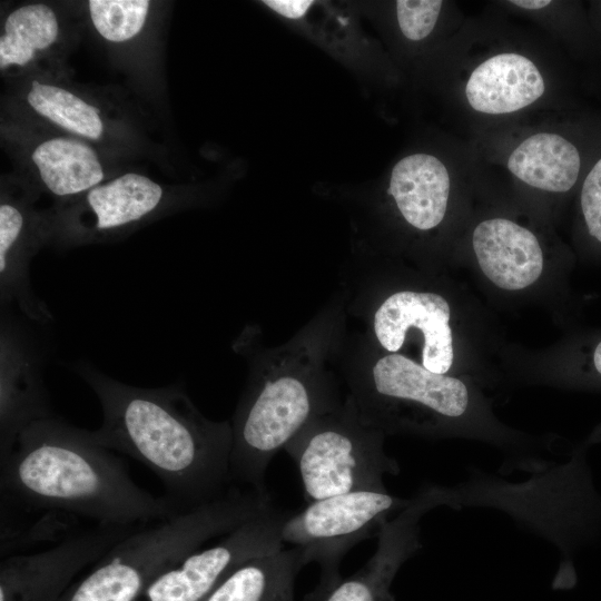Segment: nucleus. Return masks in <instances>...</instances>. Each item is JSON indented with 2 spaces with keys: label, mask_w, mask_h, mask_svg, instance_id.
<instances>
[{
  "label": "nucleus",
  "mask_w": 601,
  "mask_h": 601,
  "mask_svg": "<svg viewBox=\"0 0 601 601\" xmlns=\"http://www.w3.org/2000/svg\"><path fill=\"white\" fill-rule=\"evenodd\" d=\"M88 3L96 30L112 42H122L139 33L150 4L147 0H90Z\"/></svg>",
  "instance_id": "5701e85b"
},
{
  "label": "nucleus",
  "mask_w": 601,
  "mask_h": 601,
  "mask_svg": "<svg viewBox=\"0 0 601 601\" xmlns=\"http://www.w3.org/2000/svg\"><path fill=\"white\" fill-rule=\"evenodd\" d=\"M0 506L57 510L98 525L140 528L183 511L138 486L114 451L55 415L19 434L0 459Z\"/></svg>",
  "instance_id": "7ed1b4c3"
},
{
  "label": "nucleus",
  "mask_w": 601,
  "mask_h": 601,
  "mask_svg": "<svg viewBox=\"0 0 601 601\" xmlns=\"http://www.w3.org/2000/svg\"><path fill=\"white\" fill-rule=\"evenodd\" d=\"M450 175L435 156L413 154L393 167L388 195L404 220L418 230L441 224L450 196Z\"/></svg>",
  "instance_id": "4468645a"
},
{
  "label": "nucleus",
  "mask_w": 601,
  "mask_h": 601,
  "mask_svg": "<svg viewBox=\"0 0 601 601\" xmlns=\"http://www.w3.org/2000/svg\"><path fill=\"white\" fill-rule=\"evenodd\" d=\"M473 248L485 276L503 289L525 288L543 269L542 249L536 237L509 219L480 223L473 233Z\"/></svg>",
  "instance_id": "ddd939ff"
},
{
  "label": "nucleus",
  "mask_w": 601,
  "mask_h": 601,
  "mask_svg": "<svg viewBox=\"0 0 601 601\" xmlns=\"http://www.w3.org/2000/svg\"><path fill=\"white\" fill-rule=\"evenodd\" d=\"M307 501L358 490L385 489L397 462L383 450V432L367 424L351 396L312 418L285 446Z\"/></svg>",
  "instance_id": "39448f33"
},
{
  "label": "nucleus",
  "mask_w": 601,
  "mask_h": 601,
  "mask_svg": "<svg viewBox=\"0 0 601 601\" xmlns=\"http://www.w3.org/2000/svg\"><path fill=\"white\" fill-rule=\"evenodd\" d=\"M451 492L441 487L421 490L410 503L378 530L377 548L365 565L348 578L319 582L303 601H391V584L402 566L420 548V520Z\"/></svg>",
  "instance_id": "9d476101"
},
{
  "label": "nucleus",
  "mask_w": 601,
  "mask_h": 601,
  "mask_svg": "<svg viewBox=\"0 0 601 601\" xmlns=\"http://www.w3.org/2000/svg\"><path fill=\"white\" fill-rule=\"evenodd\" d=\"M58 31L56 14L48 6L35 3L16 9L6 19L0 38V68L28 63L38 50L57 40Z\"/></svg>",
  "instance_id": "aec40b11"
},
{
  "label": "nucleus",
  "mask_w": 601,
  "mask_h": 601,
  "mask_svg": "<svg viewBox=\"0 0 601 601\" xmlns=\"http://www.w3.org/2000/svg\"><path fill=\"white\" fill-rule=\"evenodd\" d=\"M1 558L22 553V550L45 541L58 543L73 535L78 515L57 510H17L0 508Z\"/></svg>",
  "instance_id": "412c9836"
},
{
  "label": "nucleus",
  "mask_w": 601,
  "mask_h": 601,
  "mask_svg": "<svg viewBox=\"0 0 601 601\" xmlns=\"http://www.w3.org/2000/svg\"><path fill=\"white\" fill-rule=\"evenodd\" d=\"M273 509L266 491L233 486L216 500L129 533L58 601H135L183 555Z\"/></svg>",
  "instance_id": "20e7f679"
},
{
  "label": "nucleus",
  "mask_w": 601,
  "mask_h": 601,
  "mask_svg": "<svg viewBox=\"0 0 601 601\" xmlns=\"http://www.w3.org/2000/svg\"><path fill=\"white\" fill-rule=\"evenodd\" d=\"M447 300L432 292L397 290L374 309L371 328L387 353L402 351L412 332L422 337L421 365L446 374L453 363V334Z\"/></svg>",
  "instance_id": "f8f14e48"
},
{
  "label": "nucleus",
  "mask_w": 601,
  "mask_h": 601,
  "mask_svg": "<svg viewBox=\"0 0 601 601\" xmlns=\"http://www.w3.org/2000/svg\"><path fill=\"white\" fill-rule=\"evenodd\" d=\"M581 207L590 235L601 242V159L584 180Z\"/></svg>",
  "instance_id": "393cba45"
},
{
  "label": "nucleus",
  "mask_w": 601,
  "mask_h": 601,
  "mask_svg": "<svg viewBox=\"0 0 601 601\" xmlns=\"http://www.w3.org/2000/svg\"><path fill=\"white\" fill-rule=\"evenodd\" d=\"M344 371L348 396L362 418L381 432L405 423L411 411L454 420L470 407L461 380L428 371L403 354L387 353L371 364L349 356Z\"/></svg>",
  "instance_id": "423d86ee"
},
{
  "label": "nucleus",
  "mask_w": 601,
  "mask_h": 601,
  "mask_svg": "<svg viewBox=\"0 0 601 601\" xmlns=\"http://www.w3.org/2000/svg\"><path fill=\"white\" fill-rule=\"evenodd\" d=\"M137 529L97 524L47 550L1 558L0 601H58L80 571Z\"/></svg>",
  "instance_id": "1a4fd4ad"
},
{
  "label": "nucleus",
  "mask_w": 601,
  "mask_h": 601,
  "mask_svg": "<svg viewBox=\"0 0 601 601\" xmlns=\"http://www.w3.org/2000/svg\"><path fill=\"white\" fill-rule=\"evenodd\" d=\"M511 3L515 4L516 7L529 9V10H536L542 9L551 3L549 0H516L511 1Z\"/></svg>",
  "instance_id": "a878e982"
},
{
  "label": "nucleus",
  "mask_w": 601,
  "mask_h": 601,
  "mask_svg": "<svg viewBox=\"0 0 601 601\" xmlns=\"http://www.w3.org/2000/svg\"><path fill=\"white\" fill-rule=\"evenodd\" d=\"M287 512L275 509L227 532L207 548L195 549L145 587L135 601H204L236 565L284 546Z\"/></svg>",
  "instance_id": "6e6552de"
},
{
  "label": "nucleus",
  "mask_w": 601,
  "mask_h": 601,
  "mask_svg": "<svg viewBox=\"0 0 601 601\" xmlns=\"http://www.w3.org/2000/svg\"><path fill=\"white\" fill-rule=\"evenodd\" d=\"M594 366L598 373L601 374V342L598 344L593 355Z\"/></svg>",
  "instance_id": "bb28decb"
},
{
  "label": "nucleus",
  "mask_w": 601,
  "mask_h": 601,
  "mask_svg": "<svg viewBox=\"0 0 601 601\" xmlns=\"http://www.w3.org/2000/svg\"><path fill=\"white\" fill-rule=\"evenodd\" d=\"M544 92V81L535 65L518 53L489 58L471 73L465 95L480 112L506 114L522 109Z\"/></svg>",
  "instance_id": "2eb2a0df"
},
{
  "label": "nucleus",
  "mask_w": 601,
  "mask_h": 601,
  "mask_svg": "<svg viewBox=\"0 0 601 601\" xmlns=\"http://www.w3.org/2000/svg\"><path fill=\"white\" fill-rule=\"evenodd\" d=\"M443 1L401 0L396 2V18L403 36L412 41L425 39L434 29Z\"/></svg>",
  "instance_id": "b1692460"
},
{
  "label": "nucleus",
  "mask_w": 601,
  "mask_h": 601,
  "mask_svg": "<svg viewBox=\"0 0 601 601\" xmlns=\"http://www.w3.org/2000/svg\"><path fill=\"white\" fill-rule=\"evenodd\" d=\"M411 499L380 490L352 491L317 501L299 512L287 513L282 541L299 548L305 563L321 568L319 582L339 578V563L348 550L368 538L394 512L403 510Z\"/></svg>",
  "instance_id": "0eeeda50"
},
{
  "label": "nucleus",
  "mask_w": 601,
  "mask_h": 601,
  "mask_svg": "<svg viewBox=\"0 0 601 601\" xmlns=\"http://www.w3.org/2000/svg\"><path fill=\"white\" fill-rule=\"evenodd\" d=\"M36 343L13 317L1 318L0 336V459L13 449L20 432L52 416Z\"/></svg>",
  "instance_id": "9b49d317"
},
{
  "label": "nucleus",
  "mask_w": 601,
  "mask_h": 601,
  "mask_svg": "<svg viewBox=\"0 0 601 601\" xmlns=\"http://www.w3.org/2000/svg\"><path fill=\"white\" fill-rule=\"evenodd\" d=\"M31 157L42 183L57 196L89 191L104 179L96 152L73 139L46 140L33 150Z\"/></svg>",
  "instance_id": "6ab92c4d"
},
{
  "label": "nucleus",
  "mask_w": 601,
  "mask_h": 601,
  "mask_svg": "<svg viewBox=\"0 0 601 601\" xmlns=\"http://www.w3.org/2000/svg\"><path fill=\"white\" fill-rule=\"evenodd\" d=\"M346 299H333L294 337L254 349L242 338L249 375L231 421V485L265 491L273 456L316 415L341 401L329 365L342 354Z\"/></svg>",
  "instance_id": "f03ea898"
},
{
  "label": "nucleus",
  "mask_w": 601,
  "mask_h": 601,
  "mask_svg": "<svg viewBox=\"0 0 601 601\" xmlns=\"http://www.w3.org/2000/svg\"><path fill=\"white\" fill-rule=\"evenodd\" d=\"M509 170L523 183L546 191L564 193L580 170L578 149L565 138L549 132L521 142L508 160Z\"/></svg>",
  "instance_id": "a211bd4d"
},
{
  "label": "nucleus",
  "mask_w": 601,
  "mask_h": 601,
  "mask_svg": "<svg viewBox=\"0 0 601 601\" xmlns=\"http://www.w3.org/2000/svg\"><path fill=\"white\" fill-rule=\"evenodd\" d=\"M162 198L157 183L139 174H125L87 193L83 209L90 214V224L81 231L93 236L134 225L156 211Z\"/></svg>",
  "instance_id": "f3484780"
},
{
  "label": "nucleus",
  "mask_w": 601,
  "mask_h": 601,
  "mask_svg": "<svg viewBox=\"0 0 601 601\" xmlns=\"http://www.w3.org/2000/svg\"><path fill=\"white\" fill-rule=\"evenodd\" d=\"M75 372L100 402L102 423L90 431L102 446L145 464L162 482L167 497L184 510L227 493L231 424L207 418L181 385L145 388L121 383L90 363Z\"/></svg>",
  "instance_id": "f257e3e1"
},
{
  "label": "nucleus",
  "mask_w": 601,
  "mask_h": 601,
  "mask_svg": "<svg viewBox=\"0 0 601 601\" xmlns=\"http://www.w3.org/2000/svg\"><path fill=\"white\" fill-rule=\"evenodd\" d=\"M28 102L38 114L66 130L91 139H98L102 134L98 109L66 89L33 80Z\"/></svg>",
  "instance_id": "4be33fe9"
},
{
  "label": "nucleus",
  "mask_w": 601,
  "mask_h": 601,
  "mask_svg": "<svg viewBox=\"0 0 601 601\" xmlns=\"http://www.w3.org/2000/svg\"><path fill=\"white\" fill-rule=\"evenodd\" d=\"M305 560L299 548H279L247 559L228 572L204 601H294Z\"/></svg>",
  "instance_id": "dca6fc26"
}]
</instances>
